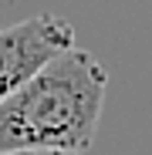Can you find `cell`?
I'll return each instance as SVG.
<instances>
[{"mask_svg": "<svg viewBox=\"0 0 152 155\" xmlns=\"http://www.w3.org/2000/svg\"><path fill=\"white\" fill-rule=\"evenodd\" d=\"M14 155H91V152H58V148H44V152H14Z\"/></svg>", "mask_w": 152, "mask_h": 155, "instance_id": "cell-3", "label": "cell"}, {"mask_svg": "<svg viewBox=\"0 0 152 155\" xmlns=\"http://www.w3.org/2000/svg\"><path fill=\"white\" fill-rule=\"evenodd\" d=\"M108 71L81 47L51 58L0 101V152H91Z\"/></svg>", "mask_w": 152, "mask_h": 155, "instance_id": "cell-1", "label": "cell"}, {"mask_svg": "<svg viewBox=\"0 0 152 155\" xmlns=\"http://www.w3.org/2000/svg\"><path fill=\"white\" fill-rule=\"evenodd\" d=\"M0 155H7V152H0Z\"/></svg>", "mask_w": 152, "mask_h": 155, "instance_id": "cell-4", "label": "cell"}, {"mask_svg": "<svg viewBox=\"0 0 152 155\" xmlns=\"http://www.w3.org/2000/svg\"><path fill=\"white\" fill-rule=\"evenodd\" d=\"M68 47H74V27L58 14H34L0 27V101Z\"/></svg>", "mask_w": 152, "mask_h": 155, "instance_id": "cell-2", "label": "cell"}]
</instances>
